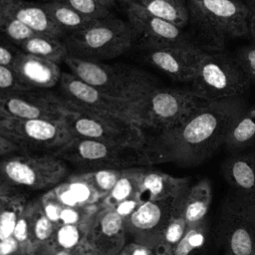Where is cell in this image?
I'll use <instances>...</instances> for the list:
<instances>
[{
  "instance_id": "obj_37",
  "label": "cell",
  "mask_w": 255,
  "mask_h": 255,
  "mask_svg": "<svg viewBox=\"0 0 255 255\" xmlns=\"http://www.w3.org/2000/svg\"><path fill=\"white\" fill-rule=\"evenodd\" d=\"M90 19H103L111 15L110 9L99 0H61Z\"/></svg>"
},
{
  "instance_id": "obj_30",
  "label": "cell",
  "mask_w": 255,
  "mask_h": 255,
  "mask_svg": "<svg viewBox=\"0 0 255 255\" xmlns=\"http://www.w3.org/2000/svg\"><path fill=\"white\" fill-rule=\"evenodd\" d=\"M27 202V197L17 191L0 197V241L13 236L17 221Z\"/></svg>"
},
{
  "instance_id": "obj_41",
  "label": "cell",
  "mask_w": 255,
  "mask_h": 255,
  "mask_svg": "<svg viewBox=\"0 0 255 255\" xmlns=\"http://www.w3.org/2000/svg\"><path fill=\"white\" fill-rule=\"evenodd\" d=\"M26 89L12 69L0 65V94Z\"/></svg>"
},
{
  "instance_id": "obj_40",
  "label": "cell",
  "mask_w": 255,
  "mask_h": 255,
  "mask_svg": "<svg viewBox=\"0 0 255 255\" xmlns=\"http://www.w3.org/2000/svg\"><path fill=\"white\" fill-rule=\"evenodd\" d=\"M21 49L3 34H0V65L12 69Z\"/></svg>"
},
{
  "instance_id": "obj_42",
  "label": "cell",
  "mask_w": 255,
  "mask_h": 255,
  "mask_svg": "<svg viewBox=\"0 0 255 255\" xmlns=\"http://www.w3.org/2000/svg\"><path fill=\"white\" fill-rule=\"evenodd\" d=\"M143 201L144 200L140 196L129 198L118 203L113 207V209L125 220L128 218L133 212H135Z\"/></svg>"
},
{
  "instance_id": "obj_39",
  "label": "cell",
  "mask_w": 255,
  "mask_h": 255,
  "mask_svg": "<svg viewBox=\"0 0 255 255\" xmlns=\"http://www.w3.org/2000/svg\"><path fill=\"white\" fill-rule=\"evenodd\" d=\"M234 57L246 73L251 86L255 85V42L238 49Z\"/></svg>"
},
{
  "instance_id": "obj_53",
  "label": "cell",
  "mask_w": 255,
  "mask_h": 255,
  "mask_svg": "<svg viewBox=\"0 0 255 255\" xmlns=\"http://www.w3.org/2000/svg\"><path fill=\"white\" fill-rule=\"evenodd\" d=\"M151 255H154V253H152V254H151Z\"/></svg>"
},
{
  "instance_id": "obj_20",
  "label": "cell",
  "mask_w": 255,
  "mask_h": 255,
  "mask_svg": "<svg viewBox=\"0 0 255 255\" xmlns=\"http://www.w3.org/2000/svg\"><path fill=\"white\" fill-rule=\"evenodd\" d=\"M190 177H177L144 166L140 181V197L143 200L174 199L189 188Z\"/></svg>"
},
{
  "instance_id": "obj_35",
  "label": "cell",
  "mask_w": 255,
  "mask_h": 255,
  "mask_svg": "<svg viewBox=\"0 0 255 255\" xmlns=\"http://www.w3.org/2000/svg\"><path fill=\"white\" fill-rule=\"evenodd\" d=\"M0 33L17 46L32 37L35 33L19 21L12 13L0 5Z\"/></svg>"
},
{
  "instance_id": "obj_46",
  "label": "cell",
  "mask_w": 255,
  "mask_h": 255,
  "mask_svg": "<svg viewBox=\"0 0 255 255\" xmlns=\"http://www.w3.org/2000/svg\"><path fill=\"white\" fill-rule=\"evenodd\" d=\"M20 151L18 146L0 133V157Z\"/></svg>"
},
{
  "instance_id": "obj_2",
  "label": "cell",
  "mask_w": 255,
  "mask_h": 255,
  "mask_svg": "<svg viewBox=\"0 0 255 255\" xmlns=\"http://www.w3.org/2000/svg\"><path fill=\"white\" fill-rule=\"evenodd\" d=\"M186 32L206 53L223 51L231 38L249 36L250 8L241 0H187Z\"/></svg>"
},
{
  "instance_id": "obj_45",
  "label": "cell",
  "mask_w": 255,
  "mask_h": 255,
  "mask_svg": "<svg viewBox=\"0 0 255 255\" xmlns=\"http://www.w3.org/2000/svg\"><path fill=\"white\" fill-rule=\"evenodd\" d=\"M53 255H99V254L88 243L86 245L80 246L75 249L57 251Z\"/></svg>"
},
{
  "instance_id": "obj_33",
  "label": "cell",
  "mask_w": 255,
  "mask_h": 255,
  "mask_svg": "<svg viewBox=\"0 0 255 255\" xmlns=\"http://www.w3.org/2000/svg\"><path fill=\"white\" fill-rule=\"evenodd\" d=\"M91 221V220H90ZM89 223L58 225L54 237V253L61 250L75 249L88 244L87 234Z\"/></svg>"
},
{
  "instance_id": "obj_25",
  "label": "cell",
  "mask_w": 255,
  "mask_h": 255,
  "mask_svg": "<svg viewBox=\"0 0 255 255\" xmlns=\"http://www.w3.org/2000/svg\"><path fill=\"white\" fill-rule=\"evenodd\" d=\"M131 1L150 15L167 21L179 28L185 29L189 20L187 3L175 0H125ZM121 1V2H125Z\"/></svg>"
},
{
  "instance_id": "obj_44",
  "label": "cell",
  "mask_w": 255,
  "mask_h": 255,
  "mask_svg": "<svg viewBox=\"0 0 255 255\" xmlns=\"http://www.w3.org/2000/svg\"><path fill=\"white\" fill-rule=\"evenodd\" d=\"M153 253L149 248L131 241L128 244H126L118 255H151Z\"/></svg>"
},
{
  "instance_id": "obj_18",
  "label": "cell",
  "mask_w": 255,
  "mask_h": 255,
  "mask_svg": "<svg viewBox=\"0 0 255 255\" xmlns=\"http://www.w3.org/2000/svg\"><path fill=\"white\" fill-rule=\"evenodd\" d=\"M223 177L239 200L255 207V152L235 153L221 164Z\"/></svg>"
},
{
  "instance_id": "obj_12",
  "label": "cell",
  "mask_w": 255,
  "mask_h": 255,
  "mask_svg": "<svg viewBox=\"0 0 255 255\" xmlns=\"http://www.w3.org/2000/svg\"><path fill=\"white\" fill-rule=\"evenodd\" d=\"M71 109L51 90L26 89L0 94V117L65 122Z\"/></svg>"
},
{
  "instance_id": "obj_32",
  "label": "cell",
  "mask_w": 255,
  "mask_h": 255,
  "mask_svg": "<svg viewBox=\"0 0 255 255\" xmlns=\"http://www.w3.org/2000/svg\"><path fill=\"white\" fill-rule=\"evenodd\" d=\"M186 229L187 224L178 210L176 200L173 214L153 249L154 255H172Z\"/></svg>"
},
{
  "instance_id": "obj_17",
  "label": "cell",
  "mask_w": 255,
  "mask_h": 255,
  "mask_svg": "<svg viewBox=\"0 0 255 255\" xmlns=\"http://www.w3.org/2000/svg\"><path fill=\"white\" fill-rule=\"evenodd\" d=\"M124 219L111 207L101 203L89 223L87 241L99 255H118L126 245Z\"/></svg>"
},
{
  "instance_id": "obj_23",
  "label": "cell",
  "mask_w": 255,
  "mask_h": 255,
  "mask_svg": "<svg viewBox=\"0 0 255 255\" xmlns=\"http://www.w3.org/2000/svg\"><path fill=\"white\" fill-rule=\"evenodd\" d=\"M29 203L31 206L29 226L31 255H53L54 237L58 225L44 214L38 198L29 200Z\"/></svg>"
},
{
  "instance_id": "obj_19",
  "label": "cell",
  "mask_w": 255,
  "mask_h": 255,
  "mask_svg": "<svg viewBox=\"0 0 255 255\" xmlns=\"http://www.w3.org/2000/svg\"><path fill=\"white\" fill-rule=\"evenodd\" d=\"M12 70L28 89L51 90L59 85L62 71L59 64L27 54L21 50Z\"/></svg>"
},
{
  "instance_id": "obj_16",
  "label": "cell",
  "mask_w": 255,
  "mask_h": 255,
  "mask_svg": "<svg viewBox=\"0 0 255 255\" xmlns=\"http://www.w3.org/2000/svg\"><path fill=\"white\" fill-rule=\"evenodd\" d=\"M143 59L168 78L181 83H190L206 52L195 48H145Z\"/></svg>"
},
{
  "instance_id": "obj_21",
  "label": "cell",
  "mask_w": 255,
  "mask_h": 255,
  "mask_svg": "<svg viewBox=\"0 0 255 255\" xmlns=\"http://www.w3.org/2000/svg\"><path fill=\"white\" fill-rule=\"evenodd\" d=\"M1 6L6 8L35 34L62 40L66 36L49 16L42 3L25 0H10Z\"/></svg>"
},
{
  "instance_id": "obj_10",
  "label": "cell",
  "mask_w": 255,
  "mask_h": 255,
  "mask_svg": "<svg viewBox=\"0 0 255 255\" xmlns=\"http://www.w3.org/2000/svg\"><path fill=\"white\" fill-rule=\"evenodd\" d=\"M0 133L20 151L55 154L73 137L65 122L0 117Z\"/></svg>"
},
{
  "instance_id": "obj_29",
  "label": "cell",
  "mask_w": 255,
  "mask_h": 255,
  "mask_svg": "<svg viewBox=\"0 0 255 255\" xmlns=\"http://www.w3.org/2000/svg\"><path fill=\"white\" fill-rule=\"evenodd\" d=\"M42 5L55 24L66 35L82 30L97 20L85 17L61 0H48Z\"/></svg>"
},
{
  "instance_id": "obj_5",
  "label": "cell",
  "mask_w": 255,
  "mask_h": 255,
  "mask_svg": "<svg viewBox=\"0 0 255 255\" xmlns=\"http://www.w3.org/2000/svg\"><path fill=\"white\" fill-rule=\"evenodd\" d=\"M208 102L189 89L156 86L131 105V118L141 128L157 132L184 123Z\"/></svg>"
},
{
  "instance_id": "obj_9",
  "label": "cell",
  "mask_w": 255,
  "mask_h": 255,
  "mask_svg": "<svg viewBox=\"0 0 255 255\" xmlns=\"http://www.w3.org/2000/svg\"><path fill=\"white\" fill-rule=\"evenodd\" d=\"M69 108L71 113L65 124L72 137H85L137 149L143 148L146 135L143 128L135 123L114 116Z\"/></svg>"
},
{
  "instance_id": "obj_24",
  "label": "cell",
  "mask_w": 255,
  "mask_h": 255,
  "mask_svg": "<svg viewBox=\"0 0 255 255\" xmlns=\"http://www.w3.org/2000/svg\"><path fill=\"white\" fill-rule=\"evenodd\" d=\"M52 189L64 206L91 205L102 199L91 184L74 173Z\"/></svg>"
},
{
  "instance_id": "obj_1",
  "label": "cell",
  "mask_w": 255,
  "mask_h": 255,
  "mask_svg": "<svg viewBox=\"0 0 255 255\" xmlns=\"http://www.w3.org/2000/svg\"><path fill=\"white\" fill-rule=\"evenodd\" d=\"M245 109L242 97L210 101L179 126L146 136L141 151L143 166L202 163L224 144L228 129Z\"/></svg>"
},
{
  "instance_id": "obj_51",
  "label": "cell",
  "mask_w": 255,
  "mask_h": 255,
  "mask_svg": "<svg viewBox=\"0 0 255 255\" xmlns=\"http://www.w3.org/2000/svg\"><path fill=\"white\" fill-rule=\"evenodd\" d=\"M121 1H125V0H121ZM175 1H178L181 3H187V0H175Z\"/></svg>"
},
{
  "instance_id": "obj_38",
  "label": "cell",
  "mask_w": 255,
  "mask_h": 255,
  "mask_svg": "<svg viewBox=\"0 0 255 255\" xmlns=\"http://www.w3.org/2000/svg\"><path fill=\"white\" fill-rule=\"evenodd\" d=\"M39 202L44 214L56 225H59L60 215L64 205L61 203L59 198L53 189L47 190L39 198Z\"/></svg>"
},
{
  "instance_id": "obj_11",
  "label": "cell",
  "mask_w": 255,
  "mask_h": 255,
  "mask_svg": "<svg viewBox=\"0 0 255 255\" xmlns=\"http://www.w3.org/2000/svg\"><path fill=\"white\" fill-rule=\"evenodd\" d=\"M216 231L224 255H255V207L230 192L222 203Z\"/></svg>"
},
{
  "instance_id": "obj_14",
  "label": "cell",
  "mask_w": 255,
  "mask_h": 255,
  "mask_svg": "<svg viewBox=\"0 0 255 255\" xmlns=\"http://www.w3.org/2000/svg\"><path fill=\"white\" fill-rule=\"evenodd\" d=\"M58 86L61 91L60 96L69 107L133 122L130 112L132 104L113 98L97 90L72 73L62 72Z\"/></svg>"
},
{
  "instance_id": "obj_3",
  "label": "cell",
  "mask_w": 255,
  "mask_h": 255,
  "mask_svg": "<svg viewBox=\"0 0 255 255\" xmlns=\"http://www.w3.org/2000/svg\"><path fill=\"white\" fill-rule=\"evenodd\" d=\"M64 63L71 73L97 90L130 104L144 97L156 87L146 72L126 64H107L68 56Z\"/></svg>"
},
{
  "instance_id": "obj_27",
  "label": "cell",
  "mask_w": 255,
  "mask_h": 255,
  "mask_svg": "<svg viewBox=\"0 0 255 255\" xmlns=\"http://www.w3.org/2000/svg\"><path fill=\"white\" fill-rule=\"evenodd\" d=\"M255 143V107L244 111L231 125L224 140L230 151H240Z\"/></svg>"
},
{
  "instance_id": "obj_34",
  "label": "cell",
  "mask_w": 255,
  "mask_h": 255,
  "mask_svg": "<svg viewBox=\"0 0 255 255\" xmlns=\"http://www.w3.org/2000/svg\"><path fill=\"white\" fill-rule=\"evenodd\" d=\"M122 170L123 168H107L90 171H78L74 174L91 184L101 198H103L113 189L122 174Z\"/></svg>"
},
{
  "instance_id": "obj_8",
  "label": "cell",
  "mask_w": 255,
  "mask_h": 255,
  "mask_svg": "<svg viewBox=\"0 0 255 255\" xmlns=\"http://www.w3.org/2000/svg\"><path fill=\"white\" fill-rule=\"evenodd\" d=\"M142 149L117 145L85 137H73L54 155L78 168L90 171L143 166Z\"/></svg>"
},
{
  "instance_id": "obj_15",
  "label": "cell",
  "mask_w": 255,
  "mask_h": 255,
  "mask_svg": "<svg viewBox=\"0 0 255 255\" xmlns=\"http://www.w3.org/2000/svg\"><path fill=\"white\" fill-rule=\"evenodd\" d=\"M176 200H144L135 212L124 220L127 236L153 251L173 214Z\"/></svg>"
},
{
  "instance_id": "obj_47",
  "label": "cell",
  "mask_w": 255,
  "mask_h": 255,
  "mask_svg": "<svg viewBox=\"0 0 255 255\" xmlns=\"http://www.w3.org/2000/svg\"><path fill=\"white\" fill-rule=\"evenodd\" d=\"M248 28H249V36L255 42V6L250 7V16H249V22H248Z\"/></svg>"
},
{
  "instance_id": "obj_52",
  "label": "cell",
  "mask_w": 255,
  "mask_h": 255,
  "mask_svg": "<svg viewBox=\"0 0 255 255\" xmlns=\"http://www.w3.org/2000/svg\"><path fill=\"white\" fill-rule=\"evenodd\" d=\"M8 1H10V0H0V5L6 3V2H8Z\"/></svg>"
},
{
  "instance_id": "obj_49",
  "label": "cell",
  "mask_w": 255,
  "mask_h": 255,
  "mask_svg": "<svg viewBox=\"0 0 255 255\" xmlns=\"http://www.w3.org/2000/svg\"><path fill=\"white\" fill-rule=\"evenodd\" d=\"M103 5H105L106 7H108L109 9H111L117 2V0H99Z\"/></svg>"
},
{
  "instance_id": "obj_43",
  "label": "cell",
  "mask_w": 255,
  "mask_h": 255,
  "mask_svg": "<svg viewBox=\"0 0 255 255\" xmlns=\"http://www.w3.org/2000/svg\"><path fill=\"white\" fill-rule=\"evenodd\" d=\"M0 255H31L13 236L0 241Z\"/></svg>"
},
{
  "instance_id": "obj_22",
  "label": "cell",
  "mask_w": 255,
  "mask_h": 255,
  "mask_svg": "<svg viewBox=\"0 0 255 255\" xmlns=\"http://www.w3.org/2000/svg\"><path fill=\"white\" fill-rule=\"evenodd\" d=\"M211 201L212 188L208 179H201L189 186L186 192L177 199L178 210L187 227L207 219L206 216L210 209Z\"/></svg>"
},
{
  "instance_id": "obj_50",
  "label": "cell",
  "mask_w": 255,
  "mask_h": 255,
  "mask_svg": "<svg viewBox=\"0 0 255 255\" xmlns=\"http://www.w3.org/2000/svg\"><path fill=\"white\" fill-rule=\"evenodd\" d=\"M241 1H243L249 8L255 6V0H241Z\"/></svg>"
},
{
  "instance_id": "obj_28",
  "label": "cell",
  "mask_w": 255,
  "mask_h": 255,
  "mask_svg": "<svg viewBox=\"0 0 255 255\" xmlns=\"http://www.w3.org/2000/svg\"><path fill=\"white\" fill-rule=\"evenodd\" d=\"M18 47L25 53L60 64L69 56L62 39L34 34L29 39L20 43Z\"/></svg>"
},
{
  "instance_id": "obj_4",
  "label": "cell",
  "mask_w": 255,
  "mask_h": 255,
  "mask_svg": "<svg viewBox=\"0 0 255 255\" xmlns=\"http://www.w3.org/2000/svg\"><path fill=\"white\" fill-rule=\"evenodd\" d=\"M63 42L69 56L105 62L129 50L135 42V35L128 22L110 15L95 20L82 30L66 35Z\"/></svg>"
},
{
  "instance_id": "obj_7",
  "label": "cell",
  "mask_w": 255,
  "mask_h": 255,
  "mask_svg": "<svg viewBox=\"0 0 255 255\" xmlns=\"http://www.w3.org/2000/svg\"><path fill=\"white\" fill-rule=\"evenodd\" d=\"M251 83L234 55L224 51L205 53L189 90L206 101L242 97Z\"/></svg>"
},
{
  "instance_id": "obj_26",
  "label": "cell",
  "mask_w": 255,
  "mask_h": 255,
  "mask_svg": "<svg viewBox=\"0 0 255 255\" xmlns=\"http://www.w3.org/2000/svg\"><path fill=\"white\" fill-rule=\"evenodd\" d=\"M144 166L123 168L122 174L113 189L102 198L101 203L113 208L118 203L140 196V181Z\"/></svg>"
},
{
  "instance_id": "obj_6",
  "label": "cell",
  "mask_w": 255,
  "mask_h": 255,
  "mask_svg": "<svg viewBox=\"0 0 255 255\" xmlns=\"http://www.w3.org/2000/svg\"><path fill=\"white\" fill-rule=\"evenodd\" d=\"M68 176V164L54 154L18 151L0 157V179L14 191L50 190Z\"/></svg>"
},
{
  "instance_id": "obj_36",
  "label": "cell",
  "mask_w": 255,
  "mask_h": 255,
  "mask_svg": "<svg viewBox=\"0 0 255 255\" xmlns=\"http://www.w3.org/2000/svg\"><path fill=\"white\" fill-rule=\"evenodd\" d=\"M101 207V202L91 205L64 206L60 215L59 225L61 224H86L94 217Z\"/></svg>"
},
{
  "instance_id": "obj_13",
  "label": "cell",
  "mask_w": 255,
  "mask_h": 255,
  "mask_svg": "<svg viewBox=\"0 0 255 255\" xmlns=\"http://www.w3.org/2000/svg\"><path fill=\"white\" fill-rule=\"evenodd\" d=\"M121 3L128 22L134 32L135 41L139 40L141 49L168 47L198 49L185 29L150 15L131 1Z\"/></svg>"
},
{
  "instance_id": "obj_48",
  "label": "cell",
  "mask_w": 255,
  "mask_h": 255,
  "mask_svg": "<svg viewBox=\"0 0 255 255\" xmlns=\"http://www.w3.org/2000/svg\"><path fill=\"white\" fill-rule=\"evenodd\" d=\"M14 190H12L9 186H7L1 179H0V197L4 194H7L9 192H13Z\"/></svg>"
},
{
  "instance_id": "obj_31",
  "label": "cell",
  "mask_w": 255,
  "mask_h": 255,
  "mask_svg": "<svg viewBox=\"0 0 255 255\" xmlns=\"http://www.w3.org/2000/svg\"><path fill=\"white\" fill-rule=\"evenodd\" d=\"M210 239V224L204 220L187 227L172 255H207Z\"/></svg>"
}]
</instances>
